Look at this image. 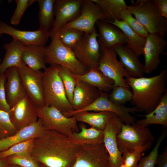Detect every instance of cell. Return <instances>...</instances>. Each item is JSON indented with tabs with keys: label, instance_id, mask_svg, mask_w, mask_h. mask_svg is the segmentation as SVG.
<instances>
[{
	"label": "cell",
	"instance_id": "1",
	"mask_svg": "<svg viewBox=\"0 0 167 167\" xmlns=\"http://www.w3.org/2000/svg\"><path fill=\"white\" fill-rule=\"evenodd\" d=\"M80 146L68 136L45 130L41 135L35 138L31 156L45 167H71Z\"/></svg>",
	"mask_w": 167,
	"mask_h": 167
},
{
	"label": "cell",
	"instance_id": "2",
	"mask_svg": "<svg viewBox=\"0 0 167 167\" xmlns=\"http://www.w3.org/2000/svg\"><path fill=\"white\" fill-rule=\"evenodd\" d=\"M125 80L132 90L131 104L140 112H144L147 114L156 108L167 91L166 69L152 77L134 78L129 76Z\"/></svg>",
	"mask_w": 167,
	"mask_h": 167
},
{
	"label": "cell",
	"instance_id": "3",
	"mask_svg": "<svg viewBox=\"0 0 167 167\" xmlns=\"http://www.w3.org/2000/svg\"><path fill=\"white\" fill-rule=\"evenodd\" d=\"M43 74L44 97L46 106H52L62 113L73 110L58 74V65H50Z\"/></svg>",
	"mask_w": 167,
	"mask_h": 167
},
{
	"label": "cell",
	"instance_id": "4",
	"mask_svg": "<svg viewBox=\"0 0 167 167\" xmlns=\"http://www.w3.org/2000/svg\"><path fill=\"white\" fill-rule=\"evenodd\" d=\"M127 9L149 34L164 37L167 32V20L155 7L152 0H137Z\"/></svg>",
	"mask_w": 167,
	"mask_h": 167
},
{
	"label": "cell",
	"instance_id": "5",
	"mask_svg": "<svg viewBox=\"0 0 167 167\" xmlns=\"http://www.w3.org/2000/svg\"><path fill=\"white\" fill-rule=\"evenodd\" d=\"M155 139L148 127L135 122L131 125L123 123L120 132L116 136L118 146L122 154L139 149L146 151L151 148Z\"/></svg>",
	"mask_w": 167,
	"mask_h": 167
},
{
	"label": "cell",
	"instance_id": "6",
	"mask_svg": "<svg viewBox=\"0 0 167 167\" xmlns=\"http://www.w3.org/2000/svg\"><path fill=\"white\" fill-rule=\"evenodd\" d=\"M50 44L45 47L46 63L64 67L77 75H82L88 71L75 56L72 49L62 45L57 33L50 37Z\"/></svg>",
	"mask_w": 167,
	"mask_h": 167
},
{
	"label": "cell",
	"instance_id": "7",
	"mask_svg": "<svg viewBox=\"0 0 167 167\" xmlns=\"http://www.w3.org/2000/svg\"><path fill=\"white\" fill-rule=\"evenodd\" d=\"M36 109L38 118L45 130L55 131L68 136L78 131L77 121L73 116L66 117L52 106H45Z\"/></svg>",
	"mask_w": 167,
	"mask_h": 167
},
{
	"label": "cell",
	"instance_id": "8",
	"mask_svg": "<svg viewBox=\"0 0 167 167\" xmlns=\"http://www.w3.org/2000/svg\"><path fill=\"white\" fill-rule=\"evenodd\" d=\"M93 111L95 112L108 111L117 114L124 123L131 125L136 121L135 118L131 113L140 112L135 107H127L123 105L116 104L109 99L107 92H102L100 96L92 103L78 111L72 110L62 113L65 116L70 117L79 112Z\"/></svg>",
	"mask_w": 167,
	"mask_h": 167
},
{
	"label": "cell",
	"instance_id": "9",
	"mask_svg": "<svg viewBox=\"0 0 167 167\" xmlns=\"http://www.w3.org/2000/svg\"><path fill=\"white\" fill-rule=\"evenodd\" d=\"M114 49L100 46V55L97 68L114 82L113 87L121 86L130 89L124 77L130 76L117 58Z\"/></svg>",
	"mask_w": 167,
	"mask_h": 167
},
{
	"label": "cell",
	"instance_id": "10",
	"mask_svg": "<svg viewBox=\"0 0 167 167\" xmlns=\"http://www.w3.org/2000/svg\"><path fill=\"white\" fill-rule=\"evenodd\" d=\"M98 36L96 27L92 31L84 33L72 49L77 58L88 71L97 67L100 55Z\"/></svg>",
	"mask_w": 167,
	"mask_h": 167
},
{
	"label": "cell",
	"instance_id": "11",
	"mask_svg": "<svg viewBox=\"0 0 167 167\" xmlns=\"http://www.w3.org/2000/svg\"><path fill=\"white\" fill-rule=\"evenodd\" d=\"M18 68L28 96L37 108L45 106L43 94V73L30 68L22 61L21 66Z\"/></svg>",
	"mask_w": 167,
	"mask_h": 167
},
{
	"label": "cell",
	"instance_id": "12",
	"mask_svg": "<svg viewBox=\"0 0 167 167\" xmlns=\"http://www.w3.org/2000/svg\"><path fill=\"white\" fill-rule=\"evenodd\" d=\"M71 167H111L103 143L80 145Z\"/></svg>",
	"mask_w": 167,
	"mask_h": 167
},
{
	"label": "cell",
	"instance_id": "13",
	"mask_svg": "<svg viewBox=\"0 0 167 167\" xmlns=\"http://www.w3.org/2000/svg\"><path fill=\"white\" fill-rule=\"evenodd\" d=\"M123 123L119 117L113 113L103 130V143L108 153L111 167H119L123 163L122 154L118 149L116 140Z\"/></svg>",
	"mask_w": 167,
	"mask_h": 167
},
{
	"label": "cell",
	"instance_id": "14",
	"mask_svg": "<svg viewBox=\"0 0 167 167\" xmlns=\"http://www.w3.org/2000/svg\"><path fill=\"white\" fill-rule=\"evenodd\" d=\"M106 16L101 8L92 0H83L79 16L65 25L77 28L84 33L92 31L99 20H106Z\"/></svg>",
	"mask_w": 167,
	"mask_h": 167
},
{
	"label": "cell",
	"instance_id": "15",
	"mask_svg": "<svg viewBox=\"0 0 167 167\" xmlns=\"http://www.w3.org/2000/svg\"><path fill=\"white\" fill-rule=\"evenodd\" d=\"M83 0H56L54 10V20L49 37L62 26L75 19L80 15Z\"/></svg>",
	"mask_w": 167,
	"mask_h": 167
},
{
	"label": "cell",
	"instance_id": "16",
	"mask_svg": "<svg viewBox=\"0 0 167 167\" xmlns=\"http://www.w3.org/2000/svg\"><path fill=\"white\" fill-rule=\"evenodd\" d=\"M9 115L17 131L38 119L36 107L27 95L11 108Z\"/></svg>",
	"mask_w": 167,
	"mask_h": 167
},
{
	"label": "cell",
	"instance_id": "17",
	"mask_svg": "<svg viewBox=\"0 0 167 167\" xmlns=\"http://www.w3.org/2000/svg\"><path fill=\"white\" fill-rule=\"evenodd\" d=\"M166 46L164 37L155 34H149L146 37L143 53L145 60L144 73L149 74L157 69L161 62L160 55Z\"/></svg>",
	"mask_w": 167,
	"mask_h": 167
},
{
	"label": "cell",
	"instance_id": "18",
	"mask_svg": "<svg viewBox=\"0 0 167 167\" xmlns=\"http://www.w3.org/2000/svg\"><path fill=\"white\" fill-rule=\"evenodd\" d=\"M4 34L11 36L24 45H32L45 46L49 37V32L39 28L33 31L20 30L1 21L0 36Z\"/></svg>",
	"mask_w": 167,
	"mask_h": 167
},
{
	"label": "cell",
	"instance_id": "19",
	"mask_svg": "<svg viewBox=\"0 0 167 167\" xmlns=\"http://www.w3.org/2000/svg\"><path fill=\"white\" fill-rule=\"evenodd\" d=\"M96 25L99 31L97 41L100 46L114 49L127 43L126 36L116 26L102 20L98 21Z\"/></svg>",
	"mask_w": 167,
	"mask_h": 167
},
{
	"label": "cell",
	"instance_id": "20",
	"mask_svg": "<svg viewBox=\"0 0 167 167\" xmlns=\"http://www.w3.org/2000/svg\"><path fill=\"white\" fill-rule=\"evenodd\" d=\"M4 74L6 78L5 84L6 98L11 108L27 95L17 67L9 68Z\"/></svg>",
	"mask_w": 167,
	"mask_h": 167
},
{
	"label": "cell",
	"instance_id": "21",
	"mask_svg": "<svg viewBox=\"0 0 167 167\" xmlns=\"http://www.w3.org/2000/svg\"><path fill=\"white\" fill-rule=\"evenodd\" d=\"M102 92L89 84L77 79L71 104L73 110H79L89 105Z\"/></svg>",
	"mask_w": 167,
	"mask_h": 167
},
{
	"label": "cell",
	"instance_id": "22",
	"mask_svg": "<svg viewBox=\"0 0 167 167\" xmlns=\"http://www.w3.org/2000/svg\"><path fill=\"white\" fill-rule=\"evenodd\" d=\"M45 130L41 120L38 118L36 122L17 131L13 135L0 139V152L21 142L39 137Z\"/></svg>",
	"mask_w": 167,
	"mask_h": 167
},
{
	"label": "cell",
	"instance_id": "23",
	"mask_svg": "<svg viewBox=\"0 0 167 167\" xmlns=\"http://www.w3.org/2000/svg\"><path fill=\"white\" fill-rule=\"evenodd\" d=\"M114 49L120 58L119 62L130 76L134 78L143 77L144 65L132 50L124 45L118 46Z\"/></svg>",
	"mask_w": 167,
	"mask_h": 167
},
{
	"label": "cell",
	"instance_id": "24",
	"mask_svg": "<svg viewBox=\"0 0 167 167\" xmlns=\"http://www.w3.org/2000/svg\"><path fill=\"white\" fill-rule=\"evenodd\" d=\"M6 53L3 59L0 63V74H3L9 68L19 67L22 63V56L25 46L17 40L13 39L9 43L3 46Z\"/></svg>",
	"mask_w": 167,
	"mask_h": 167
},
{
	"label": "cell",
	"instance_id": "25",
	"mask_svg": "<svg viewBox=\"0 0 167 167\" xmlns=\"http://www.w3.org/2000/svg\"><path fill=\"white\" fill-rule=\"evenodd\" d=\"M25 46L22 56V61L32 69L45 70L47 68L45 47L32 45Z\"/></svg>",
	"mask_w": 167,
	"mask_h": 167
},
{
	"label": "cell",
	"instance_id": "26",
	"mask_svg": "<svg viewBox=\"0 0 167 167\" xmlns=\"http://www.w3.org/2000/svg\"><path fill=\"white\" fill-rule=\"evenodd\" d=\"M75 75L78 79L89 84L103 92L108 93L113 87V81L97 68L90 69L84 74H75Z\"/></svg>",
	"mask_w": 167,
	"mask_h": 167
},
{
	"label": "cell",
	"instance_id": "27",
	"mask_svg": "<svg viewBox=\"0 0 167 167\" xmlns=\"http://www.w3.org/2000/svg\"><path fill=\"white\" fill-rule=\"evenodd\" d=\"M80 131L73 132L68 136L74 143L78 145L96 144L103 143V130L93 127L87 128L84 124L80 125Z\"/></svg>",
	"mask_w": 167,
	"mask_h": 167
},
{
	"label": "cell",
	"instance_id": "28",
	"mask_svg": "<svg viewBox=\"0 0 167 167\" xmlns=\"http://www.w3.org/2000/svg\"><path fill=\"white\" fill-rule=\"evenodd\" d=\"M118 27L127 39L126 46L132 50L138 57L143 54L146 38L141 36L131 29L124 21L115 19L110 23Z\"/></svg>",
	"mask_w": 167,
	"mask_h": 167
},
{
	"label": "cell",
	"instance_id": "29",
	"mask_svg": "<svg viewBox=\"0 0 167 167\" xmlns=\"http://www.w3.org/2000/svg\"><path fill=\"white\" fill-rule=\"evenodd\" d=\"M145 118L136 121L139 125L148 127L150 124H156L167 126V91L161 101L156 108L150 113L146 114L139 115Z\"/></svg>",
	"mask_w": 167,
	"mask_h": 167
},
{
	"label": "cell",
	"instance_id": "30",
	"mask_svg": "<svg viewBox=\"0 0 167 167\" xmlns=\"http://www.w3.org/2000/svg\"><path fill=\"white\" fill-rule=\"evenodd\" d=\"M112 113H113L108 111H84L76 113L73 116L77 122L85 123L91 127L103 130Z\"/></svg>",
	"mask_w": 167,
	"mask_h": 167
},
{
	"label": "cell",
	"instance_id": "31",
	"mask_svg": "<svg viewBox=\"0 0 167 167\" xmlns=\"http://www.w3.org/2000/svg\"><path fill=\"white\" fill-rule=\"evenodd\" d=\"M101 9L106 16L105 21L111 23L115 19L120 21L122 11L126 8L124 0H92Z\"/></svg>",
	"mask_w": 167,
	"mask_h": 167
},
{
	"label": "cell",
	"instance_id": "32",
	"mask_svg": "<svg viewBox=\"0 0 167 167\" xmlns=\"http://www.w3.org/2000/svg\"><path fill=\"white\" fill-rule=\"evenodd\" d=\"M55 0H38L39 28L49 32L54 20Z\"/></svg>",
	"mask_w": 167,
	"mask_h": 167
},
{
	"label": "cell",
	"instance_id": "33",
	"mask_svg": "<svg viewBox=\"0 0 167 167\" xmlns=\"http://www.w3.org/2000/svg\"><path fill=\"white\" fill-rule=\"evenodd\" d=\"M57 33L61 43L72 49L82 37L84 32L77 28L64 25L58 30Z\"/></svg>",
	"mask_w": 167,
	"mask_h": 167
},
{
	"label": "cell",
	"instance_id": "34",
	"mask_svg": "<svg viewBox=\"0 0 167 167\" xmlns=\"http://www.w3.org/2000/svg\"><path fill=\"white\" fill-rule=\"evenodd\" d=\"M35 138L21 142L6 150L0 152V159H5L9 156L14 155L31 156Z\"/></svg>",
	"mask_w": 167,
	"mask_h": 167
},
{
	"label": "cell",
	"instance_id": "35",
	"mask_svg": "<svg viewBox=\"0 0 167 167\" xmlns=\"http://www.w3.org/2000/svg\"><path fill=\"white\" fill-rule=\"evenodd\" d=\"M58 74L63 84L67 97L71 105L77 78L75 74L67 68L59 65Z\"/></svg>",
	"mask_w": 167,
	"mask_h": 167
},
{
	"label": "cell",
	"instance_id": "36",
	"mask_svg": "<svg viewBox=\"0 0 167 167\" xmlns=\"http://www.w3.org/2000/svg\"><path fill=\"white\" fill-rule=\"evenodd\" d=\"M166 135L167 130L165 128H164L153 148L148 156H143L141 158L136 167H155L157 162L159 147Z\"/></svg>",
	"mask_w": 167,
	"mask_h": 167
},
{
	"label": "cell",
	"instance_id": "37",
	"mask_svg": "<svg viewBox=\"0 0 167 167\" xmlns=\"http://www.w3.org/2000/svg\"><path fill=\"white\" fill-rule=\"evenodd\" d=\"M108 96L110 100L114 103L119 105H123L130 101L132 93L129 89L121 86L113 87Z\"/></svg>",
	"mask_w": 167,
	"mask_h": 167
},
{
	"label": "cell",
	"instance_id": "38",
	"mask_svg": "<svg viewBox=\"0 0 167 167\" xmlns=\"http://www.w3.org/2000/svg\"><path fill=\"white\" fill-rule=\"evenodd\" d=\"M120 18L125 21L134 31L139 35L146 38L149 34L145 28L134 18L126 8L121 13Z\"/></svg>",
	"mask_w": 167,
	"mask_h": 167
},
{
	"label": "cell",
	"instance_id": "39",
	"mask_svg": "<svg viewBox=\"0 0 167 167\" xmlns=\"http://www.w3.org/2000/svg\"><path fill=\"white\" fill-rule=\"evenodd\" d=\"M17 131L9 113L0 109V139L13 135Z\"/></svg>",
	"mask_w": 167,
	"mask_h": 167
},
{
	"label": "cell",
	"instance_id": "40",
	"mask_svg": "<svg viewBox=\"0 0 167 167\" xmlns=\"http://www.w3.org/2000/svg\"><path fill=\"white\" fill-rule=\"evenodd\" d=\"M8 164H13L21 167H41L42 164L31 156L12 155L5 158Z\"/></svg>",
	"mask_w": 167,
	"mask_h": 167
},
{
	"label": "cell",
	"instance_id": "41",
	"mask_svg": "<svg viewBox=\"0 0 167 167\" xmlns=\"http://www.w3.org/2000/svg\"><path fill=\"white\" fill-rule=\"evenodd\" d=\"M35 1L33 0H15L16 6L11 19V24L18 25L26 9Z\"/></svg>",
	"mask_w": 167,
	"mask_h": 167
},
{
	"label": "cell",
	"instance_id": "42",
	"mask_svg": "<svg viewBox=\"0 0 167 167\" xmlns=\"http://www.w3.org/2000/svg\"><path fill=\"white\" fill-rule=\"evenodd\" d=\"M144 152L143 149H139L123 153L122 155L123 163L126 167H136L142 156H144Z\"/></svg>",
	"mask_w": 167,
	"mask_h": 167
},
{
	"label": "cell",
	"instance_id": "43",
	"mask_svg": "<svg viewBox=\"0 0 167 167\" xmlns=\"http://www.w3.org/2000/svg\"><path fill=\"white\" fill-rule=\"evenodd\" d=\"M6 78L4 74H0V109L9 114L11 107L7 101L5 89Z\"/></svg>",
	"mask_w": 167,
	"mask_h": 167
},
{
	"label": "cell",
	"instance_id": "44",
	"mask_svg": "<svg viewBox=\"0 0 167 167\" xmlns=\"http://www.w3.org/2000/svg\"><path fill=\"white\" fill-rule=\"evenodd\" d=\"M153 4L161 15L167 19V0H153Z\"/></svg>",
	"mask_w": 167,
	"mask_h": 167
},
{
	"label": "cell",
	"instance_id": "45",
	"mask_svg": "<svg viewBox=\"0 0 167 167\" xmlns=\"http://www.w3.org/2000/svg\"><path fill=\"white\" fill-rule=\"evenodd\" d=\"M156 167H167V150L166 149L158 156Z\"/></svg>",
	"mask_w": 167,
	"mask_h": 167
},
{
	"label": "cell",
	"instance_id": "46",
	"mask_svg": "<svg viewBox=\"0 0 167 167\" xmlns=\"http://www.w3.org/2000/svg\"><path fill=\"white\" fill-rule=\"evenodd\" d=\"M7 164L5 159H0V167H5Z\"/></svg>",
	"mask_w": 167,
	"mask_h": 167
},
{
	"label": "cell",
	"instance_id": "47",
	"mask_svg": "<svg viewBox=\"0 0 167 167\" xmlns=\"http://www.w3.org/2000/svg\"><path fill=\"white\" fill-rule=\"evenodd\" d=\"M5 167H21L19 165L13 164H8Z\"/></svg>",
	"mask_w": 167,
	"mask_h": 167
},
{
	"label": "cell",
	"instance_id": "48",
	"mask_svg": "<svg viewBox=\"0 0 167 167\" xmlns=\"http://www.w3.org/2000/svg\"><path fill=\"white\" fill-rule=\"evenodd\" d=\"M119 167H126L125 165H124V164L123 163Z\"/></svg>",
	"mask_w": 167,
	"mask_h": 167
},
{
	"label": "cell",
	"instance_id": "49",
	"mask_svg": "<svg viewBox=\"0 0 167 167\" xmlns=\"http://www.w3.org/2000/svg\"><path fill=\"white\" fill-rule=\"evenodd\" d=\"M41 167H45V166H44L43 165H42V166H41Z\"/></svg>",
	"mask_w": 167,
	"mask_h": 167
},
{
	"label": "cell",
	"instance_id": "50",
	"mask_svg": "<svg viewBox=\"0 0 167 167\" xmlns=\"http://www.w3.org/2000/svg\"><path fill=\"white\" fill-rule=\"evenodd\" d=\"M1 59H0V63H1Z\"/></svg>",
	"mask_w": 167,
	"mask_h": 167
}]
</instances>
